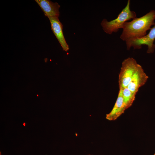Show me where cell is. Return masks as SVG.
Wrapping results in <instances>:
<instances>
[{"mask_svg":"<svg viewBox=\"0 0 155 155\" xmlns=\"http://www.w3.org/2000/svg\"><path fill=\"white\" fill-rule=\"evenodd\" d=\"M155 10H151L140 17L135 18L130 22L124 24L120 38L125 42L142 37L147 34L155 23Z\"/></svg>","mask_w":155,"mask_h":155,"instance_id":"cell-1","label":"cell"},{"mask_svg":"<svg viewBox=\"0 0 155 155\" xmlns=\"http://www.w3.org/2000/svg\"><path fill=\"white\" fill-rule=\"evenodd\" d=\"M130 5V0H128L125 7L116 19L110 21H107L106 19L103 20L101 25L104 32L109 34L113 32H116L119 29H123L125 22L136 18L135 12L131 10Z\"/></svg>","mask_w":155,"mask_h":155,"instance_id":"cell-2","label":"cell"},{"mask_svg":"<svg viewBox=\"0 0 155 155\" xmlns=\"http://www.w3.org/2000/svg\"><path fill=\"white\" fill-rule=\"evenodd\" d=\"M139 65L132 57H128L123 61L119 74V89L127 87Z\"/></svg>","mask_w":155,"mask_h":155,"instance_id":"cell-3","label":"cell"},{"mask_svg":"<svg viewBox=\"0 0 155 155\" xmlns=\"http://www.w3.org/2000/svg\"><path fill=\"white\" fill-rule=\"evenodd\" d=\"M155 39V24L150 29L149 33L145 36L126 42L127 49L129 50L131 47L135 49H140L142 48V45H146L148 47L147 53H153L155 48V45L154 44Z\"/></svg>","mask_w":155,"mask_h":155,"instance_id":"cell-4","label":"cell"},{"mask_svg":"<svg viewBox=\"0 0 155 155\" xmlns=\"http://www.w3.org/2000/svg\"><path fill=\"white\" fill-rule=\"evenodd\" d=\"M148 78L142 67L139 65L127 88L132 93L136 94L139 88L145 84Z\"/></svg>","mask_w":155,"mask_h":155,"instance_id":"cell-5","label":"cell"},{"mask_svg":"<svg viewBox=\"0 0 155 155\" xmlns=\"http://www.w3.org/2000/svg\"><path fill=\"white\" fill-rule=\"evenodd\" d=\"M51 30L60 44L63 50L67 51L69 49V46L65 39L63 32V26L59 18L49 17Z\"/></svg>","mask_w":155,"mask_h":155,"instance_id":"cell-6","label":"cell"},{"mask_svg":"<svg viewBox=\"0 0 155 155\" xmlns=\"http://www.w3.org/2000/svg\"><path fill=\"white\" fill-rule=\"evenodd\" d=\"M127 108L124 101L122 90L119 89L115 105L110 112L106 115V119L110 121L115 120L123 113Z\"/></svg>","mask_w":155,"mask_h":155,"instance_id":"cell-7","label":"cell"},{"mask_svg":"<svg viewBox=\"0 0 155 155\" xmlns=\"http://www.w3.org/2000/svg\"><path fill=\"white\" fill-rule=\"evenodd\" d=\"M48 17L59 18V5L57 2L54 3L49 0H35Z\"/></svg>","mask_w":155,"mask_h":155,"instance_id":"cell-8","label":"cell"},{"mask_svg":"<svg viewBox=\"0 0 155 155\" xmlns=\"http://www.w3.org/2000/svg\"><path fill=\"white\" fill-rule=\"evenodd\" d=\"M121 89L124 102L128 108L132 105L135 99L136 94L132 93L127 87Z\"/></svg>","mask_w":155,"mask_h":155,"instance_id":"cell-9","label":"cell"},{"mask_svg":"<svg viewBox=\"0 0 155 155\" xmlns=\"http://www.w3.org/2000/svg\"><path fill=\"white\" fill-rule=\"evenodd\" d=\"M0 155H1V152H0Z\"/></svg>","mask_w":155,"mask_h":155,"instance_id":"cell-10","label":"cell"},{"mask_svg":"<svg viewBox=\"0 0 155 155\" xmlns=\"http://www.w3.org/2000/svg\"><path fill=\"white\" fill-rule=\"evenodd\" d=\"M92 155L88 154V155Z\"/></svg>","mask_w":155,"mask_h":155,"instance_id":"cell-11","label":"cell"},{"mask_svg":"<svg viewBox=\"0 0 155 155\" xmlns=\"http://www.w3.org/2000/svg\"><path fill=\"white\" fill-rule=\"evenodd\" d=\"M154 155H155V154H154Z\"/></svg>","mask_w":155,"mask_h":155,"instance_id":"cell-12","label":"cell"}]
</instances>
